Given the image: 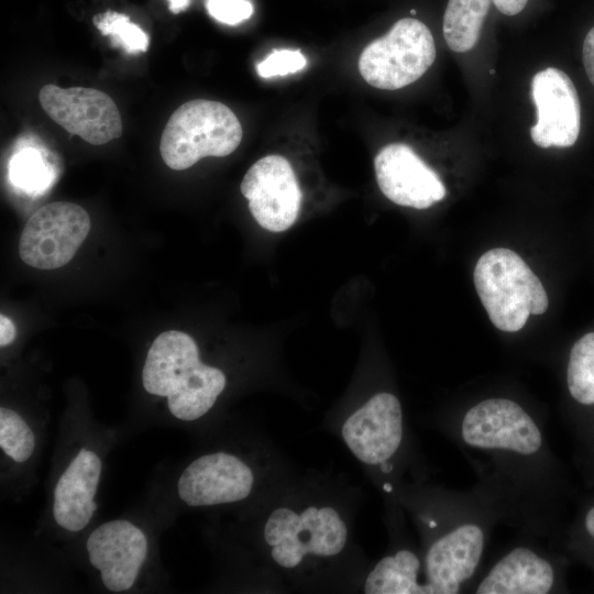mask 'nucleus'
Masks as SVG:
<instances>
[{
    "instance_id": "obj_1",
    "label": "nucleus",
    "mask_w": 594,
    "mask_h": 594,
    "mask_svg": "<svg viewBox=\"0 0 594 594\" xmlns=\"http://www.w3.org/2000/svg\"><path fill=\"white\" fill-rule=\"evenodd\" d=\"M142 382L152 395L167 398L170 414L194 421L207 414L226 387V375L204 364L194 339L169 330L153 341L143 366Z\"/></svg>"
},
{
    "instance_id": "obj_2",
    "label": "nucleus",
    "mask_w": 594,
    "mask_h": 594,
    "mask_svg": "<svg viewBox=\"0 0 594 594\" xmlns=\"http://www.w3.org/2000/svg\"><path fill=\"white\" fill-rule=\"evenodd\" d=\"M473 279L476 293L499 330H520L530 315L543 314L549 305L540 279L514 251L495 248L481 255Z\"/></svg>"
},
{
    "instance_id": "obj_3",
    "label": "nucleus",
    "mask_w": 594,
    "mask_h": 594,
    "mask_svg": "<svg viewBox=\"0 0 594 594\" xmlns=\"http://www.w3.org/2000/svg\"><path fill=\"white\" fill-rule=\"evenodd\" d=\"M243 131L226 105L206 99L185 102L168 119L160 142L164 163L184 170L207 156L223 157L237 150Z\"/></svg>"
},
{
    "instance_id": "obj_4",
    "label": "nucleus",
    "mask_w": 594,
    "mask_h": 594,
    "mask_svg": "<svg viewBox=\"0 0 594 594\" xmlns=\"http://www.w3.org/2000/svg\"><path fill=\"white\" fill-rule=\"evenodd\" d=\"M263 536L273 561L292 570L308 559L338 556L346 544L348 527L331 506L278 507L268 515Z\"/></svg>"
},
{
    "instance_id": "obj_5",
    "label": "nucleus",
    "mask_w": 594,
    "mask_h": 594,
    "mask_svg": "<svg viewBox=\"0 0 594 594\" xmlns=\"http://www.w3.org/2000/svg\"><path fill=\"white\" fill-rule=\"evenodd\" d=\"M435 59L436 45L428 26L404 18L362 51L359 70L372 87L397 90L418 80Z\"/></svg>"
},
{
    "instance_id": "obj_6",
    "label": "nucleus",
    "mask_w": 594,
    "mask_h": 594,
    "mask_svg": "<svg viewBox=\"0 0 594 594\" xmlns=\"http://www.w3.org/2000/svg\"><path fill=\"white\" fill-rule=\"evenodd\" d=\"M89 230L90 218L82 207L67 201L45 205L21 233L20 257L38 270L62 267L75 256Z\"/></svg>"
},
{
    "instance_id": "obj_7",
    "label": "nucleus",
    "mask_w": 594,
    "mask_h": 594,
    "mask_svg": "<svg viewBox=\"0 0 594 594\" xmlns=\"http://www.w3.org/2000/svg\"><path fill=\"white\" fill-rule=\"evenodd\" d=\"M46 114L70 134L94 145L106 144L122 134V121L114 101L103 91L47 84L38 92Z\"/></svg>"
},
{
    "instance_id": "obj_8",
    "label": "nucleus",
    "mask_w": 594,
    "mask_h": 594,
    "mask_svg": "<svg viewBox=\"0 0 594 594\" xmlns=\"http://www.w3.org/2000/svg\"><path fill=\"white\" fill-rule=\"evenodd\" d=\"M241 193L256 222L271 232H283L297 220L301 190L290 163L268 155L254 163L241 183Z\"/></svg>"
},
{
    "instance_id": "obj_9",
    "label": "nucleus",
    "mask_w": 594,
    "mask_h": 594,
    "mask_svg": "<svg viewBox=\"0 0 594 594\" xmlns=\"http://www.w3.org/2000/svg\"><path fill=\"white\" fill-rule=\"evenodd\" d=\"M461 432L471 447L503 449L524 455L536 453L542 443L532 418L517 403L506 398L485 399L470 408Z\"/></svg>"
},
{
    "instance_id": "obj_10",
    "label": "nucleus",
    "mask_w": 594,
    "mask_h": 594,
    "mask_svg": "<svg viewBox=\"0 0 594 594\" xmlns=\"http://www.w3.org/2000/svg\"><path fill=\"white\" fill-rule=\"evenodd\" d=\"M531 97L537 109V123L530 129L534 143L543 148L572 146L580 133L581 107L570 77L554 67L538 72Z\"/></svg>"
},
{
    "instance_id": "obj_11",
    "label": "nucleus",
    "mask_w": 594,
    "mask_h": 594,
    "mask_svg": "<svg viewBox=\"0 0 594 594\" xmlns=\"http://www.w3.org/2000/svg\"><path fill=\"white\" fill-rule=\"evenodd\" d=\"M341 436L353 455L364 464L388 460L403 438V413L398 398L378 393L346 418Z\"/></svg>"
},
{
    "instance_id": "obj_12",
    "label": "nucleus",
    "mask_w": 594,
    "mask_h": 594,
    "mask_svg": "<svg viewBox=\"0 0 594 594\" xmlns=\"http://www.w3.org/2000/svg\"><path fill=\"white\" fill-rule=\"evenodd\" d=\"M253 484V472L245 462L227 452H213L197 458L183 471L177 491L189 506H212L245 499Z\"/></svg>"
},
{
    "instance_id": "obj_13",
    "label": "nucleus",
    "mask_w": 594,
    "mask_h": 594,
    "mask_svg": "<svg viewBox=\"0 0 594 594\" xmlns=\"http://www.w3.org/2000/svg\"><path fill=\"white\" fill-rule=\"evenodd\" d=\"M381 191L393 202L426 209L446 196V187L415 152L404 143L384 146L374 158Z\"/></svg>"
},
{
    "instance_id": "obj_14",
    "label": "nucleus",
    "mask_w": 594,
    "mask_h": 594,
    "mask_svg": "<svg viewBox=\"0 0 594 594\" xmlns=\"http://www.w3.org/2000/svg\"><path fill=\"white\" fill-rule=\"evenodd\" d=\"M89 561L100 571L103 585L112 592L133 586L147 554L144 532L124 519L102 524L86 543Z\"/></svg>"
},
{
    "instance_id": "obj_15",
    "label": "nucleus",
    "mask_w": 594,
    "mask_h": 594,
    "mask_svg": "<svg viewBox=\"0 0 594 594\" xmlns=\"http://www.w3.org/2000/svg\"><path fill=\"white\" fill-rule=\"evenodd\" d=\"M483 548V531L473 524L460 526L438 539L425 561L426 583L431 594L458 593L460 584L473 575Z\"/></svg>"
},
{
    "instance_id": "obj_16",
    "label": "nucleus",
    "mask_w": 594,
    "mask_h": 594,
    "mask_svg": "<svg viewBox=\"0 0 594 594\" xmlns=\"http://www.w3.org/2000/svg\"><path fill=\"white\" fill-rule=\"evenodd\" d=\"M100 475L99 457L81 449L55 486L53 515L57 525L69 531H79L88 525L97 509L94 497Z\"/></svg>"
},
{
    "instance_id": "obj_17",
    "label": "nucleus",
    "mask_w": 594,
    "mask_h": 594,
    "mask_svg": "<svg viewBox=\"0 0 594 594\" xmlns=\"http://www.w3.org/2000/svg\"><path fill=\"white\" fill-rule=\"evenodd\" d=\"M554 581L551 564L525 547L498 561L480 583L477 594H546Z\"/></svg>"
},
{
    "instance_id": "obj_18",
    "label": "nucleus",
    "mask_w": 594,
    "mask_h": 594,
    "mask_svg": "<svg viewBox=\"0 0 594 594\" xmlns=\"http://www.w3.org/2000/svg\"><path fill=\"white\" fill-rule=\"evenodd\" d=\"M420 561L409 550L384 557L366 576V594H431L427 583H419Z\"/></svg>"
},
{
    "instance_id": "obj_19",
    "label": "nucleus",
    "mask_w": 594,
    "mask_h": 594,
    "mask_svg": "<svg viewBox=\"0 0 594 594\" xmlns=\"http://www.w3.org/2000/svg\"><path fill=\"white\" fill-rule=\"evenodd\" d=\"M491 0H449L443 15V36L450 50H472L481 35Z\"/></svg>"
},
{
    "instance_id": "obj_20",
    "label": "nucleus",
    "mask_w": 594,
    "mask_h": 594,
    "mask_svg": "<svg viewBox=\"0 0 594 594\" xmlns=\"http://www.w3.org/2000/svg\"><path fill=\"white\" fill-rule=\"evenodd\" d=\"M571 396L582 405H594V332L580 338L572 346L566 370Z\"/></svg>"
},
{
    "instance_id": "obj_21",
    "label": "nucleus",
    "mask_w": 594,
    "mask_h": 594,
    "mask_svg": "<svg viewBox=\"0 0 594 594\" xmlns=\"http://www.w3.org/2000/svg\"><path fill=\"white\" fill-rule=\"evenodd\" d=\"M94 24L103 35L111 37V44L123 48L129 54L147 50L148 35L130 18L114 11H107L94 18Z\"/></svg>"
},
{
    "instance_id": "obj_22",
    "label": "nucleus",
    "mask_w": 594,
    "mask_h": 594,
    "mask_svg": "<svg viewBox=\"0 0 594 594\" xmlns=\"http://www.w3.org/2000/svg\"><path fill=\"white\" fill-rule=\"evenodd\" d=\"M0 447L18 463L30 459L35 447L31 428L18 413L6 407L0 408Z\"/></svg>"
},
{
    "instance_id": "obj_23",
    "label": "nucleus",
    "mask_w": 594,
    "mask_h": 594,
    "mask_svg": "<svg viewBox=\"0 0 594 594\" xmlns=\"http://www.w3.org/2000/svg\"><path fill=\"white\" fill-rule=\"evenodd\" d=\"M9 176L13 185L31 194L46 188L51 174L41 153L26 147L11 158Z\"/></svg>"
},
{
    "instance_id": "obj_24",
    "label": "nucleus",
    "mask_w": 594,
    "mask_h": 594,
    "mask_svg": "<svg viewBox=\"0 0 594 594\" xmlns=\"http://www.w3.org/2000/svg\"><path fill=\"white\" fill-rule=\"evenodd\" d=\"M307 65L306 57L298 50H275L256 66L263 78L297 73Z\"/></svg>"
},
{
    "instance_id": "obj_25",
    "label": "nucleus",
    "mask_w": 594,
    "mask_h": 594,
    "mask_svg": "<svg viewBox=\"0 0 594 594\" xmlns=\"http://www.w3.org/2000/svg\"><path fill=\"white\" fill-rule=\"evenodd\" d=\"M206 9L215 20L228 25L240 24L254 12L250 0H206Z\"/></svg>"
},
{
    "instance_id": "obj_26",
    "label": "nucleus",
    "mask_w": 594,
    "mask_h": 594,
    "mask_svg": "<svg viewBox=\"0 0 594 594\" xmlns=\"http://www.w3.org/2000/svg\"><path fill=\"white\" fill-rule=\"evenodd\" d=\"M582 59L586 75L594 86V26L585 35Z\"/></svg>"
},
{
    "instance_id": "obj_27",
    "label": "nucleus",
    "mask_w": 594,
    "mask_h": 594,
    "mask_svg": "<svg viewBox=\"0 0 594 594\" xmlns=\"http://www.w3.org/2000/svg\"><path fill=\"white\" fill-rule=\"evenodd\" d=\"M497 10L505 15H516L520 13L528 0H492Z\"/></svg>"
},
{
    "instance_id": "obj_28",
    "label": "nucleus",
    "mask_w": 594,
    "mask_h": 594,
    "mask_svg": "<svg viewBox=\"0 0 594 594\" xmlns=\"http://www.w3.org/2000/svg\"><path fill=\"white\" fill-rule=\"evenodd\" d=\"M15 338V328L13 322L4 315L0 316V344L1 346L10 344Z\"/></svg>"
},
{
    "instance_id": "obj_29",
    "label": "nucleus",
    "mask_w": 594,
    "mask_h": 594,
    "mask_svg": "<svg viewBox=\"0 0 594 594\" xmlns=\"http://www.w3.org/2000/svg\"><path fill=\"white\" fill-rule=\"evenodd\" d=\"M191 3V0H168V8L173 13H179L186 10Z\"/></svg>"
},
{
    "instance_id": "obj_30",
    "label": "nucleus",
    "mask_w": 594,
    "mask_h": 594,
    "mask_svg": "<svg viewBox=\"0 0 594 594\" xmlns=\"http://www.w3.org/2000/svg\"><path fill=\"white\" fill-rule=\"evenodd\" d=\"M584 525L588 535L594 538V506L587 510L584 519Z\"/></svg>"
},
{
    "instance_id": "obj_31",
    "label": "nucleus",
    "mask_w": 594,
    "mask_h": 594,
    "mask_svg": "<svg viewBox=\"0 0 594 594\" xmlns=\"http://www.w3.org/2000/svg\"><path fill=\"white\" fill-rule=\"evenodd\" d=\"M429 525L430 527H436L437 524L435 521H430Z\"/></svg>"
}]
</instances>
